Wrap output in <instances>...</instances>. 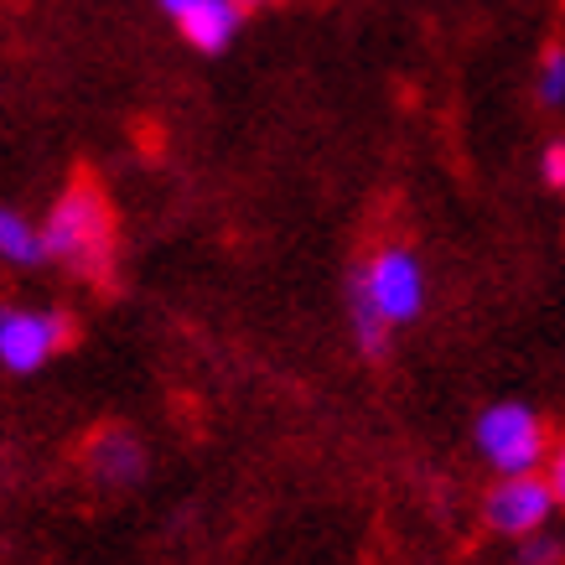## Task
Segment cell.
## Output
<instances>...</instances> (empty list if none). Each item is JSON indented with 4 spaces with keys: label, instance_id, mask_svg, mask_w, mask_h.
<instances>
[{
    "label": "cell",
    "instance_id": "12",
    "mask_svg": "<svg viewBox=\"0 0 565 565\" xmlns=\"http://www.w3.org/2000/svg\"><path fill=\"white\" fill-rule=\"evenodd\" d=\"M550 488H555V498H561V509H565V441H555V451H550Z\"/></svg>",
    "mask_w": 565,
    "mask_h": 565
},
{
    "label": "cell",
    "instance_id": "13",
    "mask_svg": "<svg viewBox=\"0 0 565 565\" xmlns=\"http://www.w3.org/2000/svg\"><path fill=\"white\" fill-rule=\"evenodd\" d=\"M161 6H167V11H172V17H182V11H188L192 0H161Z\"/></svg>",
    "mask_w": 565,
    "mask_h": 565
},
{
    "label": "cell",
    "instance_id": "1",
    "mask_svg": "<svg viewBox=\"0 0 565 565\" xmlns=\"http://www.w3.org/2000/svg\"><path fill=\"white\" fill-rule=\"evenodd\" d=\"M42 244L47 259H57L63 270L84 275V280H109L115 270V213L94 182H73L68 192H57L47 223H42Z\"/></svg>",
    "mask_w": 565,
    "mask_h": 565
},
{
    "label": "cell",
    "instance_id": "4",
    "mask_svg": "<svg viewBox=\"0 0 565 565\" xmlns=\"http://www.w3.org/2000/svg\"><path fill=\"white\" fill-rule=\"evenodd\" d=\"M68 332H73V322L63 311L6 307L0 311V369L6 374H32L57 348H68Z\"/></svg>",
    "mask_w": 565,
    "mask_h": 565
},
{
    "label": "cell",
    "instance_id": "9",
    "mask_svg": "<svg viewBox=\"0 0 565 565\" xmlns=\"http://www.w3.org/2000/svg\"><path fill=\"white\" fill-rule=\"evenodd\" d=\"M540 99L565 104V47H550L545 63H540Z\"/></svg>",
    "mask_w": 565,
    "mask_h": 565
},
{
    "label": "cell",
    "instance_id": "7",
    "mask_svg": "<svg viewBox=\"0 0 565 565\" xmlns=\"http://www.w3.org/2000/svg\"><path fill=\"white\" fill-rule=\"evenodd\" d=\"M239 11H244L239 0H192L188 11L177 17V26H182V36L192 47L223 52L234 42V32H239Z\"/></svg>",
    "mask_w": 565,
    "mask_h": 565
},
{
    "label": "cell",
    "instance_id": "14",
    "mask_svg": "<svg viewBox=\"0 0 565 565\" xmlns=\"http://www.w3.org/2000/svg\"><path fill=\"white\" fill-rule=\"evenodd\" d=\"M239 6H275V0H239Z\"/></svg>",
    "mask_w": 565,
    "mask_h": 565
},
{
    "label": "cell",
    "instance_id": "8",
    "mask_svg": "<svg viewBox=\"0 0 565 565\" xmlns=\"http://www.w3.org/2000/svg\"><path fill=\"white\" fill-rule=\"evenodd\" d=\"M0 259H6V265H36V259H47L42 228H32L17 207L0 213Z\"/></svg>",
    "mask_w": 565,
    "mask_h": 565
},
{
    "label": "cell",
    "instance_id": "10",
    "mask_svg": "<svg viewBox=\"0 0 565 565\" xmlns=\"http://www.w3.org/2000/svg\"><path fill=\"white\" fill-rule=\"evenodd\" d=\"M519 561H524V565H555V561H561V545H555V540H545V534H530V540L519 545Z\"/></svg>",
    "mask_w": 565,
    "mask_h": 565
},
{
    "label": "cell",
    "instance_id": "11",
    "mask_svg": "<svg viewBox=\"0 0 565 565\" xmlns=\"http://www.w3.org/2000/svg\"><path fill=\"white\" fill-rule=\"evenodd\" d=\"M545 182L550 188H565V140H555V146H545Z\"/></svg>",
    "mask_w": 565,
    "mask_h": 565
},
{
    "label": "cell",
    "instance_id": "6",
    "mask_svg": "<svg viewBox=\"0 0 565 565\" xmlns=\"http://www.w3.org/2000/svg\"><path fill=\"white\" fill-rule=\"evenodd\" d=\"M84 472L99 488H130L146 472V446H140L136 430L104 426L84 441Z\"/></svg>",
    "mask_w": 565,
    "mask_h": 565
},
{
    "label": "cell",
    "instance_id": "2",
    "mask_svg": "<svg viewBox=\"0 0 565 565\" xmlns=\"http://www.w3.org/2000/svg\"><path fill=\"white\" fill-rule=\"evenodd\" d=\"M348 286H359L390 327L415 322L420 307H426V270H420V259H415L405 244H384V249H374L359 270L348 275Z\"/></svg>",
    "mask_w": 565,
    "mask_h": 565
},
{
    "label": "cell",
    "instance_id": "3",
    "mask_svg": "<svg viewBox=\"0 0 565 565\" xmlns=\"http://www.w3.org/2000/svg\"><path fill=\"white\" fill-rule=\"evenodd\" d=\"M478 451L498 467V478L534 472L540 462H550L545 420H540L530 405H519V399L488 405V411L478 415Z\"/></svg>",
    "mask_w": 565,
    "mask_h": 565
},
{
    "label": "cell",
    "instance_id": "5",
    "mask_svg": "<svg viewBox=\"0 0 565 565\" xmlns=\"http://www.w3.org/2000/svg\"><path fill=\"white\" fill-rule=\"evenodd\" d=\"M555 488L550 478H534V472H514V478H498L488 503H482V514L493 524L498 534H509V540H530V534L545 530V519L555 514Z\"/></svg>",
    "mask_w": 565,
    "mask_h": 565
}]
</instances>
